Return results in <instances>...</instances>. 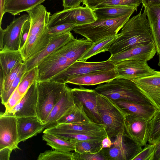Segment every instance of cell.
I'll return each instance as SVG.
<instances>
[{
  "instance_id": "cell-1",
  "label": "cell",
  "mask_w": 160,
  "mask_h": 160,
  "mask_svg": "<svg viewBox=\"0 0 160 160\" xmlns=\"http://www.w3.org/2000/svg\"><path fill=\"white\" fill-rule=\"evenodd\" d=\"M88 47L82 39L73 38L45 58L38 64L37 81L49 80L81 57Z\"/></svg>"
},
{
  "instance_id": "cell-2",
  "label": "cell",
  "mask_w": 160,
  "mask_h": 160,
  "mask_svg": "<svg viewBox=\"0 0 160 160\" xmlns=\"http://www.w3.org/2000/svg\"><path fill=\"white\" fill-rule=\"evenodd\" d=\"M129 19L124 24L118 37L108 51L112 55L132 47L154 42L144 8Z\"/></svg>"
},
{
  "instance_id": "cell-3",
  "label": "cell",
  "mask_w": 160,
  "mask_h": 160,
  "mask_svg": "<svg viewBox=\"0 0 160 160\" xmlns=\"http://www.w3.org/2000/svg\"><path fill=\"white\" fill-rule=\"evenodd\" d=\"M94 90L98 94L112 100H127L140 104L152 105L132 81L118 77L100 84Z\"/></svg>"
},
{
  "instance_id": "cell-4",
  "label": "cell",
  "mask_w": 160,
  "mask_h": 160,
  "mask_svg": "<svg viewBox=\"0 0 160 160\" xmlns=\"http://www.w3.org/2000/svg\"><path fill=\"white\" fill-rule=\"evenodd\" d=\"M133 13L130 12L114 19H97L91 23L77 26L73 30L94 43L106 37L117 34Z\"/></svg>"
},
{
  "instance_id": "cell-5",
  "label": "cell",
  "mask_w": 160,
  "mask_h": 160,
  "mask_svg": "<svg viewBox=\"0 0 160 160\" xmlns=\"http://www.w3.org/2000/svg\"><path fill=\"white\" fill-rule=\"evenodd\" d=\"M37 117L44 124L65 89L66 83L52 80L37 81Z\"/></svg>"
},
{
  "instance_id": "cell-6",
  "label": "cell",
  "mask_w": 160,
  "mask_h": 160,
  "mask_svg": "<svg viewBox=\"0 0 160 160\" xmlns=\"http://www.w3.org/2000/svg\"><path fill=\"white\" fill-rule=\"evenodd\" d=\"M98 112L108 137H116L124 131L125 113L111 99L98 94Z\"/></svg>"
},
{
  "instance_id": "cell-7",
  "label": "cell",
  "mask_w": 160,
  "mask_h": 160,
  "mask_svg": "<svg viewBox=\"0 0 160 160\" xmlns=\"http://www.w3.org/2000/svg\"><path fill=\"white\" fill-rule=\"evenodd\" d=\"M96 19L93 10L87 6H80L51 14L47 27L65 23L73 24L77 26L91 23Z\"/></svg>"
},
{
  "instance_id": "cell-8",
  "label": "cell",
  "mask_w": 160,
  "mask_h": 160,
  "mask_svg": "<svg viewBox=\"0 0 160 160\" xmlns=\"http://www.w3.org/2000/svg\"><path fill=\"white\" fill-rule=\"evenodd\" d=\"M116 68V65L108 59L98 62L77 61L49 80L66 83L68 78L71 77Z\"/></svg>"
},
{
  "instance_id": "cell-9",
  "label": "cell",
  "mask_w": 160,
  "mask_h": 160,
  "mask_svg": "<svg viewBox=\"0 0 160 160\" xmlns=\"http://www.w3.org/2000/svg\"><path fill=\"white\" fill-rule=\"evenodd\" d=\"M71 91L75 104L82 107L92 122L102 124L97 108L98 93L95 90L81 86L71 89Z\"/></svg>"
},
{
  "instance_id": "cell-10",
  "label": "cell",
  "mask_w": 160,
  "mask_h": 160,
  "mask_svg": "<svg viewBox=\"0 0 160 160\" xmlns=\"http://www.w3.org/2000/svg\"><path fill=\"white\" fill-rule=\"evenodd\" d=\"M115 65L119 77L132 81L153 75L159 72L151 68L146 61L128 59Z\"/></svg>"
},
{
  "instance_id": "cell-11",
  "label": "cell",
  "mask_w": 160,
  "mask_h": 160,
  "mask_svg": "<svg viewBox=\"0 0 160 160\" xmlns=\"http://www.w3.org/2000/svg\"><path fill=\"white\" fill-rule=\"evenodd\" d=\"M37 81L29 88L20 102L12 109L6 112H1L2 116L17 118L36 116L37 100Z\"/></svg>"
},
{
  "instance_id": "cell-12",
  "label": "cell",
  "mask_w": 160,
  "mask_h": 160,
  "mask_svg": "<svg viewBox=\"0 0 160 160\" xmlns=\"http://www.w3.org/2000/svg\"><path fill=\"white\" fill-rule=\"evenodd\" d=\"M17 118L0 115V149L8 147L13 150L20 148Z\"/></svg>"
},
{
  "instance_id": "cell-13",
  "label": "cell",
  "mask_w": 160,
  "mask_h": 160,
  "mask_svg": "<svg viewBox=\"0 0 160 160\" xmlns=\"http://www.w3.org/2000/svg\"><path fill=\"white\" fill-rule=\"evenodd\" d=\"M147 120L132 115L125 114L123 136L142 147L147 145Z\"/></svg>"
},
{
  "instance_id": "cell-14",
  "label": "cell",
  "mask_w": 160,
  "mask_h": 160,
  "mask_svg": "<svg viewBox=\"0 0 160 160\" xmlns=\"http://www.w3.org/2000/svg\"><path fill=\"white\" fill-rule=\"evenodd\" d=\"M157 51L154 42L136 46L116 54L111 55L109 60L115 64L128 59L148 61L154 57Z\"/></svg>"
},
{
  "instance_id": "cell-15",
  "label": "cell",
  "mask_w": 160,
  "mask_h": 160,
  "mask_svg": "<svg viewBox=\"0 0 160 160\" xmlns=\"http://www.w3.org/2000/svg\"><path fill=\"white\" fill-rule=\"evenodd\" d=\"M132 81L151 104L157 109H160V71L155 74Z\"/></svg>"
},
{
  "instance_id": "cell-16",
  "label": "cell",
  "mask_w": 160,
  "mask_h": 160,
  "mask_svg": "<svg viewBox=\"0 0 160 160\" xmlns=\"http://www.w3.org/2000/svg\"><path fill=\"white\" fill-rule=\"evenodd\" d=\"M74 38V36L70 32L51 37L50 42L43 49L31 58L24 62L26 67V71L38 66L45 58Z\"/></svg>"
},
{
  "instance_id": "cell-17",
  "label": "cell",
  "mask_w": 160,
  "mask_h": 160,
  "mask_svg": "<svg viewBox=\"0 0 160 160\" xmlns=\"http://www.w3.org/2000/svg\"><path fill=\"white\" fill-rule=\"evenodd\" d=\"M118 77L116 68L71 77L68 78L66 83L81 86L94 85L108 82Z\"/></svg>"
},
{
  "instance_id": "cell-18",
  "label": "cell",
  "mask_w": 160,
  "mask_h": 160,
  "mask_svg": "<svg viewBox=\"0 0 160 160\" xmlns=\"http://www.w3.org/2000/svg\"><path fill=\"white\" fill-rule=\"evenodd\" d=\"M123 133L119 134L113 143V146L102 150L108 160H132L142 150L140 146L125 147L123 142Z\"/></svg>"
},
{
  "instance_id": "cell-19",
  "label": "cell",
  "mask_w": 160,
  "mask_h": 160,
  "mask_svg": "<svg viewBox=\"0 0 160 160\" xmlns=\"http://www.w3.org/2000/svg\"><path fill=\"white\" fill-rule=\"evenodd\" d=\"M29 18L28 15L23 14L14 19L5 29H3L2 49H19V38L21 30L24 24Z\"/></svg>"
},
{
  "instance_id": "cell-20",
  "label": "cell",
  "mask_w": 160,
  "mask_h": 160,
  "mask_svg": "<svg viewBox=\"0 0 160 160\" xmlns=\"http://www.w3.org/2000/svg\"><path fill=\"white\" fill-rule=\"evenodd\" d=\"M105 130V126L103 124L91 122L59 124L45 129L43 133L67 132L92 134Z\"/></svg>"
},
{
  "instance_id": "cell-21",
  "label": "cell",
  "mask_w": 160,
  "mask_h": 160,
  "mask_svg": "<svg viewBox=\"0 0 160 160\" xmlns=\"http://www.w3.org/2000/svg\"><path fill=\"white\" fill-rule=\"evenodd\" d=\"M71 89L67 85L59 99L49 114L44 124L45 129L50 127L54 123L75 107V104Z\"/></svg>"
},
{
  "instance_id": "cell-22",
  "label": "cell",
  "mask_w": 160,
  "mask_h": 160,
  "mask_svg": "<svg viewBox=\"0 0 160 160\" xmlns=\"http://www.w3.org/2000/svg\"><path fill=\"white\" fill-rule=\"evenodd\" d=\"M47 29L42 34L28 36L25 44L19 49L24 62L39 53L48 45L51 37L47 33Z\"/></svg>"
},
{
  "instance_id": "cell-23",
  "label": "cell",
  "mask_w": 160,
  "mask_h": 160,
  "mask_svg": "<svg viewBox=\"0 0 160 160\" xmlns=\"http://www.w3.org/2000/svg\"><path fill=\"white\" fill-rule=\"evenodd\" d=\"M19 142H24L41 133L45 125L36 116L17 118Z\"/></svg>"
},
{
  "instance_id": "cell-24",
  "label": "cell",
  "mask_w": 160,
  "mask_h": 160,
  "mask_svg": "<svg viewBox=\"0 0 160 160\" xmlns=\"http://www.w3.org/2000/svg\"><path fill=\"white\" fill-rule=\"evenodd\" d=\"M126 114L148 120L157 109L152 105L140 104L124 100H112Z\"/></svg>"
},
{
  "instance_id": "cell-25",
  "label": "cell",
  "mask_w": 160,
  "mask_h": 160,
  "mask_svg": "<svg viewBox=\"0 0 160 160\" xmlns=\"http://www.w3.org/2000/svg\"><path fill=\"white\" fill-rule=\"evenodd\" d=\"M24 62L20 49L0 50V73L3 76L9 74L18 64Z\"/></svg>"
},
{
  "instance_id": "cell-26",
  "label": "cell",
  "mask_w": 160,
  "mask_h": 160,
  "mask_svg": "<svg viewBox=\"0 0 160 160\" xmlns=\"http://www.w3.org/2000/svg\"><path fill=\"white\" fill-rule=\"evenodd\" d=\"M138 6H112L96 8L93 10L97 19H106L119 18L137 11Z\"/></svg>"
},
{
  "instance_id": "cell-27",
  "label": "cell",
  "mask_w": 160,
  "mask_h": 160,
  "mask_svg": "<svg viewBox=\"0 0 160 160\" xmlns=\"http://www.w3.org/2000/svg\"><path fill=\"white\" fill-rule=\"evenodd\" d=\"M158 54H160V6L144 8Z\"/></svg>"
},
{
  "instance_id": "cell-28",
  "label": "cell",
  "mask_w": 160,
  "mask_h": 160,
  "mask_svg": "<svg viewBox=\"0 0 160 160\" xmlns=\"http://www.w3.org/2000/svg\"><path fill=\"white\" fill-rule=\"evenodd\" d=\"M46 0H5L4 13L7 12L15 16L32 9Z\"/></svg>"
},
{
  "instance_id": "cell-29",
  "label": "cell",
  "mask_w": 160,
  "mask_h": 160,
  "mask_svg": "<svg viewBox=\"0 0 160 160\" xmlns=\"http://www.w3.org/2000/svg\"><path fill=\"white\" fill-rule=\"evenodd\" d=\"M91 122L92 121L85 112L82 107L75 105L72 109L54 123L50 127L60 124L84 123Z\"/></svg>"
},
{
  "instance_id": "cell-30",
  "label": "cell",
  "mask_w": 160,
  "mask_h": 160,
  "mask_svg": "<svg viewBox=\"0 0 160 160\" xmlns=\"http://www.w3.org/2000/svg\"><path fill=\"white\" fill-rule=\"evenodd\" d=\"M147 137L149 144L160 142V109H157L147 120Z\"/></svg>"
},
{
  "instance_id": "cell-31",
  "label": "cell",
  "mask_w": 160,
  "mask_h": 160,
  "mask_svg": "<svg viewBox=\"0 0 160 160\" xmlns=\"http://www.w3.org/2000/svg\"><path fill=\"white\" fill-rule=\"evenodd\" d=\"M119 33L109 36L93 43L92 46L81 57L78 61H86L91 57L108 50L112 43L118 37Z\"/></svg>"
},
{
  "instance_id": "cell-32",
  "label": "cell",
  "mask_w": 160,
  "mask_h": 160,
  "mask_svg": "<svg viewBox=\"0 0 160 160\" xmlns=\"http://www.w3.org/2000/svg\"><path fill=\"white\" fill-rule=\"evenodd\" d=\"M42 138L48 145L55 150L68 152L74 151V145L70 140L48 133H43Z\"/></svg>"
},
{
  "instance_id": "cell-33",
  "label": "cell",
  "mask_w": 160,
  "mask_h": 160,
  "mask_svg": "<svg viewBox=\"0 0 160 160\" xmlns=\"http://www.w3.org/2000/svg\"><path fill=\"white\" fill-rule=\"evenodd\" d=\"M51 134L67 140L73 139L79 141H101L108 136L105 130L92 134L67 132H55Z\"/></svg>"
},
{
  "instance_id": "cell-34",
  "label": "cell",
  "mask_w": 160,
  "mask_h": 160,
  "mask_svg": "<svg viewBox=\"0 0 160 160\" xmlns=\"http://www.w3.org/2000/svg\"><path fill=\"white\" fill-rule=\"evenodd\" d=\"M74 144V152L79 153H96L102 150L101 141H79L71 139Z\"/></svg>"
},
{
  "instance_id": "cell-35",
  "label": "cell",
  "mask_w": 160,
  "mask_h": 160,
  "mask_svg": "<svg viewBox=\"0 0 160 160\" xmlns=\"http://www.w3.org/2000/svg\"><path fill=\"white\" fill-rule=\"evenodd\" d=\"M38 77V66L27 71L23 75L17 87L19 93L22 96L26 93L30 86L36 81Z\"/></svg>"
},
{
  "instance_id": "cell-36",
  "label": "cell",
  "mask_w": 160,
  "mask_h": 160,
  "mask_svg": "<svg viewBox=\"0 0 160 160\" xmlns=\"http://www.w3.org/2000/svg\"><path fill=\"white\" fill-rule=\"evenodd\" d=\"M24 62L20 63L7 75L3 76L0 73V96L7 92L13 82L17 77L21 70Z\"/></svg>"
},
{
  "instance_id": "cell-37",
  "label": "cell",
  "mask_w": 160,
  "mask_h": 160,
  "mask_svg": "<svg viewBox=\"0 0 160 160\" xmlns=\"http://www.w3.org/2000/svg\"><path fill=\"white\" fill-rule=\"evenodd\" d=\"M72 152L55 150H47L40 154L38 160H72Z\"/></svg>"
},
{
  "instance_id": "cell-38",
  "label": "cell",
  "mask_w": 160,
  "mask_h": 160,
  "mask_svg": "<svg viewBox=\"0 0 160 160\" xmlns=\"http://www.w3.org/2000/svg\"><path fill=\"white\" fill-rule=\"evenodd\" d=\"M26 66L24 63L19 74L13 82L8 90L3 95L0 96L2 104L4 105L7 102L11 95L17 88L23 75L26 72Z\"/></svg>"
},
{
  "instance_id": "cell-39",
  "label": "cell",
  "mask_w": 160,
  "mask_h": 160,
  "mask_svg": "<svg viewBox=\"0 0 160 160\" xmlns=\"http://www.w3.org/2000/svg\"><path fill=\"white\" fill-rule=\"evenodd\" d=\"M142 2V0H107L99 4L95 8L112 6L138 7Z\"/></svg>"
},
{
  "instance_id": "cell-40",
  "label": "cell",
  "mask_w": 160,
  "mask_h": 160,
  "mask_svg": "<svg viewBox=\"0 0 160 160\" xmlns=\"http://www.w3.org/2000/svg\"><path fill=\"white\" fill-rule=\"evenodd\" d=\"M76 26L72 23L62 24L48 28L47 32L51 37H53L70 32Z\"/></svg>"
},
{
  "instance_id": "cell-41",
  "label": "cell",
  "mask_w": 160,
  "mask_h": 160,
  "mask_svg": "<svg viewBox=\"0 0 160 160\" xmlns=\"http://www.w3.org/2000/svg\"><path fill=\"white\" fill-rule=\"evenodd\" d=\"M156 145H146L132 160H154Z\"/></svg>"
},
{
  "instance_id": "cell-42",
  "label": "cell",
  "mask_w": 160,
  "mask_h": 160,
  "mask_svg": "<svg viewBox=\"0 0 160 160\" xmlns=\"http://www.w3.org/2000/svg\"><path fill=\"white\" fill-rule=\"evenodd\" d=\"M72 160H108L102 150L96 153L72 152Z\"/></svg>"
},
{
  "instance_id": "cell-43",
  "label": "cell",
  "mask_w": 160,
  "mask_h": 160,
  "mask_svg": "<svg viewBox=\"0 0 160 160\" xmlns=\"http://www.w3.org/2000/svg\"><path fill=\"white\" fill-rule=\"evenodd\" d=\"M23 96L19 93L17 88L7 102L4 105L5 108L4 112H7L12 109L20 102Z\"/></svg>"
},
{
  "instance_id": "cell-44",
  "label": "cell",
  "mask_w": 160,
  "mask_h": 160,
  "mask_svg": "<svg viewBox=\"0 0 160 160\" xmlns=\"http://www.w3.org/2000/svg\"><path fill=\"white\" fill-rule=\"evenodd\" d=\"M31 26V21L29 18L25 22L22 28L19 38V49L25 44L29 35Z\"/></svg>"
},
{
  "instance_id": "cell-45",
  "label": "cell",
  "mask_w": 160,
  "mask_h": 160,
  "mask_svg": "<svg viewBox=\"0 0 160 160\" xmlns=\"http://www.w3.org/2000/svg\"><path fill=\"white\" fill-rule=\"evenodd\" d=\"M83 0H62L64 9H67L78 7Z\"/></svg>"
},
{
  "instance_id": "cell-46",
  "label": "cell",
  "mask_w": 160,
  "mask_h": 160,
  "mask_svg": "<svg viewBox=\"0 0 160 160\" xmlns=\"http://www.w3.org/2000/svg\"><path fill=\"white\" fill-rule=\"evenodd\" d=\"M107 0H83V4L92 10H94L99 4Z\"/></svg>"
},
{
  "instance_id": "cell-47",
  "label": "cell",
  "mask_w": 160,
  "mask_h": 160,
  "mask_svg": "<svg viewBox=\"0 0 160 160\" xmlns=\"http://www.w3.org/2000/svg\"><path fill=\"white\" fill-rule=\"evenodd\" d=\"M12 150L6 147L0 149V160H9Z\"/></svg>"
},
{
  "instance_id": "cell-48",
  "label": "cell",
  "mask_w": 160,
  "mask_h": 160,
  "mask_svg": "<svg viewBox=\"0 0 160 160\" xmlns=\"http://www.w3.org/2000/svg\"><path fill=\"white\" fill-rule=\"evenodd\" d=\"M143 7L150 8L152 7L160 6V0H142Z\"/></svg>"
},
{
  "instance_id": "cell-49",
  "label": "cell",
  "mask_w": 160,
  "mask_h": 160,
  "mask_svg": "<svg viewBox=\"0 0 160 160\" xmlns=\"http://www.w3.org/2000/svg\"><path fill=\"white\" fill-rule=\"evenodd\" d=\"M113 143L111 142L110 138L107 136L103 139L101 142V148H110L113 145Z\"/></svg>"
},
{
  "instance_id": "cell-50",
  "label": "cell",
  "mask_w": 160,
  "mask_h": 160,
  "mask_svg": "<svg viewBox=\"0 0 160 160\" xmlns=\"http://www.w3.org/2000/svg\"><path fill=\"white\" fill-rule=\"evenodd\" d=\"M154 160H160V142L156 145Z\"/></svg>"
},
{
  "instance_id": "cell-51",
  "label": "cell",
  "mask_w": 160,
  "mask_h": 160,
  "mask_svg": "<svg viewBox=\"0 0 160 160\" xmlns=\"http://www.w3.org/2000/svg\"><path fill=\"white\" fill-rule=\"evenodd\" d=\"M159 62L158 63V65L160 67V54H159Z\"/></svg>"
}]
</instances>
